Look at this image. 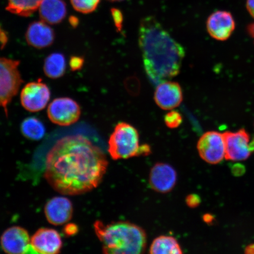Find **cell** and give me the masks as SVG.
<instances>
[{"instance_id":"6da1fadb","label":"cell","mask_w":254,"mask_h":254,"mask_svg":"<svg viewBox=\"0 0 254 254\" xmlns=\"http://www.w3.org/2000/svg\"><path fill=\"white\" fill-rule=\"evenodd\" d=\"M108 167L106 155L81 135L64 136L47 155L44 177L56 191L78 195L97 188Z\"/></svg>"},{"instance_id":"7a4b0ae2","label":"cell","mask_w":254,"mask_h":254,"mask_svg":"<svg viewBox=\"0 0 254 254\" xmlns=\"http://www.w3.org/2000/svg\"><path fill=\"white\" fill-rule=\"evenodd\" d=\"M138 44L146 74L152 83L158 85L179 74L185 50L155 17L142 19Z\"/></svg>"},{"instance_id":"3957f363","label":"cell","mask_w":254,"mask_h":254,"mask_svg":"<svg viewBox=\"0 0 254 254\" xmlns=\"http://www.w3.org/2000/svg\"><path fill=\"white\" fill-rule=\"evenodd\" d=\"M95 233L103 244V251L109 254H139L144 252L147 235L140 227L127 221L109 224L97 221Z\"/></svg>"},{"instance_id":"277c9868","label":"cell","mask_w":254,"mask_h":254,"mask_svg":"<svg viewBox=\"0 0 254 254\" xmlns=\"http://www.w3.org/2000/svg\"><path fill=\"white\" fill-rule=\"evenodd\" d=\"M139 145L137 130L125 122L117 125L109 141V152L114 160L138 156Z\"/></svg>"},{"instance_id":"5b68a950","label":"cell","mask_w":254,"mask_h":254,"mask_svg":"<svg viewBox=\"0 0 254 254\" xmlns=\"http://www.w3.org/2000/svg\"><path fill=\"white\" fill-rule=\"evenodd\" d=\"M20 62L0 57V107L7 115L8 106L23 83L18 66Z\"/></svg>"},{"instance_id":"8992f818","label":"cell","mask_w":254,"mask_h":254,"mask_svg":"<svg viewBox=\"0 0 254 254\" xmlns=\"http://www.w3.org/2000/svg\"><path fill=\"white\" fill-rule=\"evenodd\" d=\"M223 134L226 160H246L254 151V138L251 140L250 136L245 129L236 132L227 131Z\"/></svg>"},{"instance_id":"52a82bcc","label":"cell","mask_w":254,"mask_h":254,"mask_svg":"<svg viewBox=\"0 0 254 254\" xmlns=\"http://www.w3.org/2000/svg\"><path fill=\"white\" fill-rule=\"evenodd\" d=\"M47 115L51 122L56 125L69 126L79 120L81 109L78 104L70 98H58L49 105Z\"/></svg>"},{"instance_id":"ba28073f","label":"cell","mask_w":254,"mask_h":254,"mask_svg":"<svg viewBox=\"0 0 254 254\" xmlns=\"http://www.w3.org/2000/svg\"><path fill=\"white\" fill-rule=\"evenodd\" d=\"M197 149L200 157L210 164L220 163L225 157L223 133L208 131L199 139Z\"/></svg>"},{"instance_id":"9c48e42d","label":"cell","mask_w":254,"mask_h":254,"mask_svg":"<svg viewBox=\"0 0 254 254\" xmlns=\"http://www.w3.org/2000/svg\"><path fill=\"white\" fill-rule=\"evenodd\" d=\"M50 95L49 87L40 79L25 85L21 92V103L25 110L38 112L45 109Z\"/></svg>"},{"instance_id":"30bf717a","label":"cell","mask_w":254,"mask_h":254,"mask_svg":"<svg viewBox=\"0 0 254 254\" xmlns=\"http://www.w3.org/2000/svg\"><path fill=\"white\" fill-rule=\"evenodd\" d=\"M1 246L5 253L36 254L31 244V238L25 228L19 226L8 228L2 234Z\"/></svg>"},{"instance_id":"8fae6325","label":"cell","mask_w":254,"mask_h":254,"mask_svg":"<svg viewBox=\"0 0 254 254\" xmlns=\"http://www.w3.org/2000/svg\"><path fill=\"white\" fill-rule=\"evenodd\" d=\"M236 28V22L230 12L218 10L209 16L206 21V30L214 39L226 41Z\"/></svg>"},{"instance_id":"7c38bea8","label":"cell","mask_w":254,"mask_h":254,"mask_svg":"<svg viewBox=\"0 0 254 254\" xmlns=\"http://www.w3.org/2000/svg\"><path fill=\"white\" fill-rule=\"evenodd\" d=\"M31 244L36 254H56L61 252L62 237L58 231L49 228H41L31 238Z\"/></svg>"},{"instance_id":"4fadbf2b","label":"cell","mask_w":254,"mask_h":254,"mask_svg":"<svg viewBox=\"0 0 254 254\" xmlns=\"http://www.w3.org/2000/svg\"><path fill=\"white\" fill-rule=\"evenodd\" d=\"M154 101L162 110H172L180 106L183 100L182 87L178 82L165 81L158 84Z\"/></svg>"},{"instance_id":"5bb4252c","label":"cell","mask_w":254,"mask_h":254,"mask_svg":"<svg viewBox=\"0 0 254 254\" xmlns=\"http://www.w3.org/2000/svg\"><path fill=\"white\" fill-rule=\"evenodd\" d=\"M176 171L169 164L157 163L151 168L149 183L152 189L160 193L171 191L176 186Z\"/></svg>"},{"instance_id":"9a60e30c","label":"cell","mask_w":254,"mask_h":254,"mask_svg":"<svg viewBox=\"0 0 254 254\" xmlns=\"http://www.w3.org/2000/svg\"><path fill=\"white\" fill-rule=\"evenodd\" d=\"M44 213L51 224L59 226L71 220L73 205L68 198L56 196L48 201L44 208Z\"/></svg>"},{"instance_id":"2e32d148","label":"cell","mask_w":254,"mask_h":254,"mask_svg":"<svg viewBox=\"0 0 254 254\" xmlns=\"http://www.w3.org/2000/svg\"><path fill=\"white\" fill-rule=\"evenodd\" d=\"M25 39L31 47L44 49L53 43L55 39V31L43 21H34L28 26Z\"/></svg>"},{"instance_id":"e0dca14e","label":"cell","mask_w":254,"mask_h":254,"mask_svg":"<svg viewBox=\"0 0 254 254\" xmlns=\"http://www.w3.org/2000/svg\"><path fill=\"white\" fill-rule=\"evenodd\" d=\"M39 9L41 20L52 25L62 23L66 15V6L63 0H43Z\"/></svg>"},{"instance_id":"ac0fdd59","label":"cell","mask_w":254,"mask_h":254,"mask_svg":"<svg viewBox=\"0 0 254 254\" xmlns=\"http://www.w3.org/2000/svg\"><path fill=\"white\" fill-rule=\"evenodd\" d=\"M43 69L48 77L53 79L62 77L66 69L64 56L60 53L51 54L44 61Z\"/></svg>"},{"instance_id":"d6986e66","label":"cell","mask_w":254,"mask_h":254,"mask_svg":"<svg viewBox=\"0 0 254 254\" xmlns=\"http://www.w3.org/2000/svg\"><path fill=\"white\" fill-rule=\"evenodd\" d=\"M152 254H182L183 251L179 242L173 237L163 236L153 241L150 248Z\"/></svg>"},{"instance_id":"ffe728a7","label":"cell","mask_w":254,"mask_h":254,"mask_svg":"<svg viewBox=\"0 0 254 254\" xmlns=\"http://www.w3.org/2000/svg\"><path fill=\"white\" fill-rule=\"evenodd\" d=\"M6 9L11 13L29 17L39 8L43 0H7Z\"/></svg>"},{"instance_id":"44dd1931","label":"cell","mask_w":254,"mask_h":254,"mask_svg":"<svg viewBox=\"0 0 254 254\" xmlns=\"http://www.w3.org/2000/svg\"><path fill=\"white\" fill-rule=\"evenodd\" d=\"M21 131L25 137L31 140L38 141L45 135L46 128L39 119L29 117L22 123Z\"/></svg>"},{"instance_id":"7402d4cb","label":"cell","mask_w":254,"mask_h":254,"mask_svg":"<svg viewBox=\"0 0 254 254\" xmlns=\"http://www.w3.org/2000/svg\"><path fill=\"white\" fill-rule=\"evenodd\" d=\"M101 0H70L75 10L82 14H89L97 9Z\"/></svg>"},{"instance_id":"603a6c76","label":"cell","mask_w":254,"mask_h":254,"mask_svg":"<svg viewBox=\"0 0 254 254\" xmlns=\"http://www.w3.org/2000/svg\"><path fill=\"white\" fill-rule=\"evenodd\" d=\"M183 117L179 111L172 110L166 114L164 117V122L168 128H177L183 123Z\"/></svg>"},{"instance_id":"cb8c5ba5","label":"cell","mask_w":254,"mask_h":254,"mask_svg":"<svg viewBox=\"0 0 254 254\" xmlns=\"http://www.w3.org/2000/svg\"><path fill=\"white\" fill-rule=\"evenodd\" d=\"M111 14L117 31H122L123 27L124 16L120 9L112 8L111 9Z\"/></svg>"},{"instance_id":"d4e9b609","label":"cell","mask_w":254,"mask_h":254,"mask_svg":"<svg viewBox=\"0 0 254 254\" xmlns=\"http://www.w3.org/2000/svg\"><path fill=\"white\" fill-rule=\"evenodd\" d=\"M84 59L79 56H72L69 61V66L73 71L81 69L84 65Z\"/></svg>"},{"instance_id":"484cf974","label":"cell","mask_w":254,"mask_h":254,"mask_svg":"<svg viewBox=\"0 0 254 254\" xmlns=\"http://www.w3.org/2000/svg\"><path fill=\"white\" fill-rule=\"evenodd\" d=\"M187 205L190 208H195L198 206L201 203V199L196 194H190L186 198Z\"/></svg>"},{"instance_id":"4316f807","label":"cell","mask_w":254,"mask_h":254,"mask_svg":"<svg viewBox=\"0 0 254 254\" xmlns=\"http://www.w3.org/2000/svg\"><path fill=\"white\" fill-rule=\"evenodd\" d=\"M64 233L67 237L74 236L78 233V228L77 225L74 224H68L64 228Z\"/></svg>"},{"instance_id":"83f0119b","label":"cell","mask_w":254,"mask_h":254,"mask_svg":"<svg viewBox=\"0 0 254 254\" xmlns=\"http://www.w3.org/2000/svg\"><path fill=\"white\" fill-rule=\"evenodd\" d=\"M232 171H233V173L235 176H240L245 172V167L241 164L235 165V166H233Z\"/></svg>"},{"instance_id":"f1b7e54d","label":"cell","mask_w":254,"mask_h":254,"mask_svg":"<svg viewBox=\"0 0 254 254\" xmlns=\"http://www.w3.org/2000/svg\"><path fill=\"white\" fill-rule=\"evenodd\" d=\"M246 7L250 14L254 18V0H247Z\"/></svg>"},{"instance_id":"f546056e","label":"cell","mask_w":254,"mask_h":254,"mask_svg":"<svg viewBox=\"0 0 254 254\" xmlns=\"http://www.w3.org/2000/svg\"><path fill=\"white\" fill-rule=\"evenodd\" d=\"M247 31L250 36L254 39V23L249 25V26L247 27Z\"/></svg>"},{"instance_id":"4dcf8cb0","label":"cell","mask_w":254,"mask_h":254,"mask_svg":"<svg viewBox=\"0 0 254 254\" xmlns=\"http://www.w3.org/2000/svg\"><path fill=\"white\" fill-rule=\"evenodd\" d=\"M246 254H254V244H250L245 249Z\"/></svg>"},{"instance_id":"1f68e13d","label":"cell","mask_w":254,"mask_h":254,"mask_svg":"<svg viewBox=\"0 0 254 254\" xmlns=\"http://www.w3.org/2000/svg\"><path fill=\"white\" fill-rule=\"evenodd\" d=\"M69 23H70L73 27H76L78 24V20L75 17H71L69 18Z\"/></svg>"},{"instance_id":"d6a6232c","label":"cell","mask_w":254,"mask_h":254,"mask_svg":"<svg viewBox=\"0 0 254 254\" xmlns=\"http://www.w3.org/2000/svg\"><path fill=\"white\" fill-rule=\"evenodd\" d=\"M204 221L206 222H211L212 221V217L210 215H206L204 216Z\"/></svg>"},{"instance_id":"836d02e7","label":"cell","mask_w":254,"mask_h":254,"mask_svg":"<svg viewBox=\"0 0 254 254\" xmlns=\"http://www.w3.org/2000/svg\"><path fill=\"white\" fill-rule=\"evenodd\" d=\"M108 1H111V2H121L125 1V0H108Z\"/></svg>"}]
</instances>
